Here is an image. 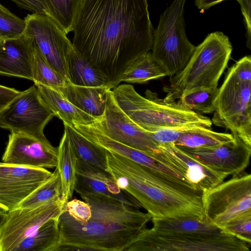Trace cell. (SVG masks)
<instances>
[{
    "mask_svg": "<svg viewBox=\"0 0 251 251\" xmlns=\"http://www.w3.org/2000/svg\"><path fill=\"white\" fill-rule=\"evenodd\" d=\"M154 29L148 0H82L73 24V47L111 89L151 49Z\"/></svg>",
    "mask_w": 251,
    "mask_h": 251,
    "instance_id": "cell-1",
    "label": "cell"
},
{
    "mask_svg": "<svg viewBox=\"0 0 251 251\" xmlns=\"http://www.w3.org/2000/svg\"><path fill=\"white\" fill-rule=\"evenodd\" d=\"M91 217L81 224L65 210L58 219L60 251H126L151 221L139 208L109 200L86 199Z\"/></svg>",
    "mask_w": 251,
    "mask_h": 251,
    "instance_id": "cell-2",
    "label": "cell"
},
{
    "mask_svg": "<svg viewBox=\"0 0 251 251\" xmlns=\"http://www.w3.org/2000/svg\"><path fill=\"white\" fill-rule=\"evenodd\" d=\"M106 172L152 218L204 216L202 193L174 185L150 168L120 154L106 150Z\"/></svg>",
    "mask_w": 251,
    "mask_h": 251,
    "instance_id": "cell-3",
    "label": "cell"
},
{
    "mask_svg": "<svg viewBox=\"0 0 251 251\" xmlns=\"http://www.w3.org/2000/svg\"><path fill=\"white\" fill-rule=\"evenodd\" d=\"M112 92L121 109L148 132L188 126L211 128L212 123L209 118L185 107L178 101L160 99L150 90L146 91L144 97L131 85L123 84Z\"/></svg>",
    "mask_w": 251,
    "mask_h": 251,
    "instance_id": "cell-4",
    "label": "cell"
},
{
    "mask_svg": "<svg viewBox=\"0 0 251 251\" xmlns=\"http://www.w3.org/2000/svg\"><path fill=\"white\" fill-rule=\"evenodd\" d=\"M232 46L227 36L221 31L210 33L195 47L184 68L170 77L164 87L170 101L178 99L186 90L199 87L217 88L218 81L231 58Z\"/></svg>",
    "mask_w": 251,
    "mask_h": 251,
    "instance_id": "cell-5",
    "label": "cell"
},
{
    "mask_svg": "<svg viewBox=\"0 0 251 251\" xmlns=\"http://www.w3.org/2000/svg\"><path fill=\"white\" fill-rule=\"evenodd\" d=\"M212 124L229 129L251 146V57L245 56L228 68L218 89Z\"/></svg>",
    "mask_w": 251,
    "mask_h": 251,
    "instance_id": "cell-6",
    "label": "cell"
},
{
    "mask_svg": "<svg viewBox=\"0 0 251 251\" xmlns=\"http://www.w3.org/2000/svg\"><path fill=\"white\" fill-rule=\"evenodd\" d=\"M186 1L174 0L161 14L153 30L151 55L170 77L184 68L196 47L186 34Z\"/></svg>",
    "mask_w": 251,
    "mask_h": 251,
    "instance_id": "cell-7",
    "label": "cell"
},
{
    "mask_svg": "<svg viewBox=\"0 0 251 251\" xmlns=\"http://www.w3.org/2000/svg\"><path fill=\"white\" fill-rule=\"evenodd\" d=\"M251 246L227 231L203 234L146 227L126 251H249Z\"/></svg>",
    "mask_w": 251,
    "mask_h": 251,
    "instance_id": "cell-8",
    "label": "cell"
},
{
    "mask_svg": "<svg viewBox=\"0 0 251 251\" xmlns=\"http://www.w3.org/2000/svg\"><path fill=\"white\" fill-rule=\"evenodd\" d=\"M205 218L224 229L233 220L251 213V175L241 173L202 193Z\"/></svg>",
    "mask_w": 251,
    "mask_h": 251,
    "instance_id": "cell-9",
    "label": "cell"
},
{
    "mask_svg": "<svg viewBox=\"0 0 251 251\" xmlns=\"http://www.w3.org/2000/svg\"><path fill=\"white\" fill-rule=\"evenodd\" d=\"M54 116L42 100L34 84L22 91L0 112V126L11 132L46 139L44 127Z\"/></svg>",
    "mask_w": 251,
    "mask_h": 251,
    "instance_id": "cell-10",
    "label": "cell"
},
{
    "mask_svg": "<svg viewBox=\"0 0 251 251\" xmlns=\"http://www.w3.org/2000/svg\"><path fill=\"white\" fill-rule=\"evenodd\" d=\"M24 34L40 50L47 61L70 82L68 54L73 47L67 34L48 15L28 14Z\"/></svg>",
    "mask_w": 251,
    "mask_h": 251,
    "instance_id": "cell-11",
    "label": "cell"
},
{
    "mask_svg": "<svg viewBox=\"0 0 251 251\" xmlns=\"http://www.w3.org/2000/svg\"><path fill=\"white\" fill-rule=\"evenodd\" d=\"M62 199L33 208H17L7 212L0 231V251H13L26 237L65 210Z\"/></svg>",
    "mask_w": 251,
    "mask_h": 251,
    "instance_id": "cell-12",
    "label": "cell"
},
{
    "mask_svg": "<svg viewBox=\"0 0 251 251\" xmlns=\"http://www.w3.org/2000/svg\"><path fill=\"white\" fill-rule=\"evenodd\" d=\"M95 123L105 135L122 144L149 155L158 149L149 132L138 126L119 106L111 90L107 94L104 113Z\"/></svg>",
    "mask_w": 251,
    "mask_h": 251,
    "instance_id": "cell-13",
    "label": "cell"
},
{
    "mask_svg": "<svg viewBox=\"0 0 251 251\" xmlns=\"http://www.w3.org/2000/svg\"><path fill=\"white\" fill-rule=\"evenodd\" d=\"M52 173L45 168L0 162V208L8 212L18 208Z\"/></svg>",
    "mask_w": 251,
    "mask_h": 251,
    "instance_id": "cell-14",
    "label": "cell"
},
{
    "mask_svg": "<svg viewBox=\"0 0 251 251\" xmlns=\"http://www.w3.org/2000/svg\"><path fill=\"white\" fill-rule=\"evenodd\" d=\"M233 136V141L217 146L197 148L178 147L210 169L235 176L248 167L251 146L237 136Z\"/></svg>",
    "mask_w": 251,
    "mask_h": 251,
    "instance_id": "cell-15",
    "label": "cell"
},
{
    "mask_svg": "<svg viewBox=\"0 0 251 251\" xmlns=\"http://www.w3.org/2000/svg\"><path fill=\"white\" fill-rule=\"evenodd\" d=\"M1 159L5 163L25 167L56 168L58 148L52 146L47 139L11 132Z\"/></svg>",
    "mask_w": 251,
    "mask_h": 251,
    "instance_id": "cell-16",
    "label": "cell"
},
{
    "mask_svg": "<svg viewBox=\"0 0 251 251\" xmlns=\"http://www.w3.org/2000/svg\"><path fill=\"white\" fill-rule=\"evenodd\" d=\"M151 155L168 164L202 193L221 183L228 176L205 166L174 143L159 145Z\"/></svg>",
    "mask_w": 251,
    "mask_h": 251,
    "instance_id": "cell-17",
    "label": "cell"
},
{
    "mask_svg": "<svg viewBox=\"0 0 251 251\" xmlns=\"http://www.w3.org/2000/svg\"><path fill=\"white\" fill-rule=\"evenodd\" d=\"M75 191L86 199H109L140 208L138 201L121 189L106 171L77 158Z\"/></svg>",
    "mask_w": 251,
    "mask_h": 251,
    "instance_id": "cell-18",
    "label": "cell"
},
{
    "mask_svg": "<svg viewBox=\"0 0 251 251\" xmlns=\"http://www.w3.org/2000/svg\"><path fill=\"white\" fill-rule=\"evenodd\" d=\"M33 53L32 43L24 34L0 38V74L33 80Z\"/></svg>",
    "mask_w": 251,
    "mask_h": 251,
    "instance_id": "cell-19",
    "label": "cell"
},
{
    "mask_svg": "<svg viewBox=\"0 0 251 251\" xmlns=\"http://www.w3.org/2000/svg\"><path fill=\"white\" fill-rule=\"evenodd\" d=\"M71 103L97 120L103 115L110 88L78 86L67 82L56 89Z\"/></svg>",
    "mask_w": 251,
    "mask_h": 251,
    "instance_id": "cell-20",
    "label": "cell"
},
{
    "mask_svg": "<svg viewBox=\"0 0 251 251\" xmlns=\"http://www.w3.org/2000/svg\"><path fill=\"white\" fill-rule=\"evenodd\" d=\"M34 84L42 100L63 123L72 126L89 124L98 120L73 105L58 90L38 83Z\"/></svg>",
    "mask_w": 251,
    "mask_h": 251,
    "instance_id": "cell-21",
    "label": "cell"
},
{
    "mask_svg": "<svg viewBox=\"0 0 251 251\" xmlns=\"http://www.w3.org/2000/svg\"><path fill=\"white\" fill-rule=\"evenodd\" d=\"M152 229L203 234H214L226 230L209 222L204 216H186L178 217L152 218Z\"/></svg>",
    "mask_w": 251,
    "mask_h": 251,
    "instance_id": "cell-22",
    "label": "cell"
},
{
    "mask_svg": "<svg viewBox=\"0 0 251 251\" xmlns=\"http://www.w3.org/2000/svg\"><path fill=\"white\" fill-rule=\"evenodd\" d=\"M67 66L69 80L72 84L87 87L106 86L111 89L100 73L74 47L68 54Z\"/></svg>",
    "mask_w": 251,
    "mask_h": 251,
    "instance_id": "cell-23",
    "label": "cell"
},
{
    "mask_svg": "<svg viewBox=\"0 0 251 251\" xmlns=\"http://www.w3.org/2000/svg\"><path fill=\"white\" fill-rule=\"evenodd\" d=\"M77 157L67 134H64L58 147L57 168L61 182V199L66 203L72 199L76 181V170Z\"/></svg>",
    "mask_w": 251,
    "mask_h": 251,
    "instance_id": "cell-24",
    "label": "cell"
},
{
    "mask_svg": "<svg viewBox=\"0 0 251 251\" xmlns=\"http://www.w3.org/2000/svg\"><path fill=\"white\" fill-rule=\"evenodd\" d=\"M58 219H51L26 237L13 251H58L59 231Z\"/></svg>",
    "mask_w": 251,
    "mask_h": 251,
    "instance_id": "cell-25",
    "label": "cell"
},
{
    "mask_svg": "<svg viewBox=\"0 0 251 251\" xmlns=\"http://www.w3.org/2000/svg\"><path fill=\"white\" fill-rule=\"evenodd\" d=\"M64 126L77 158L106 172V150L93 143L71 126L64 123Z\"/></svg>",
    "mask_w": 251,
    "mask_h": 251,
    "instance_id": "cell-26",
    "label": "cell"
},
{
    "mask_svg": "<svg viewBox=\"0 0 251 251\" xmlns=\"http://www.w3.org/2000/svg\"><path fill=\"white\" fill-rule=\"evenodd\" d=\"M232 134L214 131L211 128L200 127L183 132L175 142L179 147L197 148L211 147L234 140Z\"/></svg>",
    "mask_w": 251,
    "mask_h": 251,
    "instance_id": "cell-27",
    "label": "cell"
},
{
    "mask_svg": "<svg viewBox=\"0 0 251 251\" xmlns=\"http://www.w3.org/2000/svg\"><path fill=\"white\" fill-rule=\"evenodd\" d=\"M167 76L166 72L154 59L151 52L136 59L126 70L121 81L144 83Z\"/></svg>",
    "mask_w": 251,
    "mask_h": 251,
    "instance_id": "cell-28",
    "label": "cell"
},
{
    "mask_svg": "<svg viewBox=\"0 0 251 251\" xmlns=\"http://www.w3.org/2000/svg\"><path fill=\"white\" fill-rule=\"evenodd\" d=\"M61 182L57 167L51 176L37 187L18 208H33L61 198Z\"/></svg>",
    "mask_w": 251,
    "mask_h": 251,
    "instance_id": "cell-29",
    "label": "cell"
},
{
    "mask_svg": "<svg viewBox=\"0 0 251 251\" xmlns=\"http://www.w3.org/2000/svg\"><path fill=\"white\" fill-rule=\"evenodd\" d=\"M218 88L199 87L183 92L177 101L185 107L198 113H212Z\"/></svg>",
    "mask_w": 251,
    "mask_h": 251,
    "instance_id": "cell-30",
    "label": "cell"
},
{
    "mask_svg": "<svg viewBox=\"0 0 251 251\" xmlns=\"http://www.w3.org/2000/svg\"><path fill=\"white\" fill-rule=\"evenodd\" d=\"M34 48L32 63L33 81L57 89L68 82L44 57L38 48Z\"/></svg>",
    "mask_w": 251,
    "mask_h": 251,
    "instance_id": "cell-31",
    "label": "cell"
},
{
    "mask_svg": "<svg viewBox=\"0 0 251 251\" xmlns=\"http://www.w3.org/2000/svg\"><path fill=\"white\" fill-rule=\"evenodd\" d=\"M49 16L67 34L72 31L82 0H44Z\"/></svg>",
    "mask_w": 251,
    "mask_h": 251,
    "instance_id": "cell-32",
    "label": "cell"
},
{
    "mask_svg": "<svg viewBox=\"0 0 251 251\" xmlns=\"http://www.w3.org/2000/svg\"><path fill=\"white\" fill-rule=\"evenodd\" d=\"M25 22L0 4V38H11L23 35Z\"/></svg>",
    "mask_w": 251,
    "mask_h": 251,
    "instance_id": "cell-33",
    "label": "cell"
},
{
    "mask_svg": "<svg viewBox=\"0 0 251 251\" xmlns=\"http://www.w3.org/2000/svg\"><path fill=\"white\" fill-rule=\"evenodd\" d=\"M224 228L242 240L251 243V213L233 220Z\"/></svg>",
    "mask_w": 251,
    "mask_h": 251,
    "instance_id": "cell-34",
    "label": "cell"
},
{
    "mask_svg": "<svg viewBox=\"0 0 251 251\" xmlns=\"http://www.w3.org/2000/svg\"><path fill=\"white\" fill-rule=\"evenodd\" d=\"M65 209L75 220L81 224L86 223L91 217V209L86 201L74 199L65 204Z\"/></svg>",
    "mask_w": 251,
    "mask_h": 251,
    "instance_id": "cell-35",
    "label": "cell"
},
{
    "mask_svg": "<svg viewBox=\"0 0 251 251\" xmlns=\"http://www.w3.org/2000/svg\"><path fill=\"white\" fill-rule=\"evenodd\" d=\"M200 127L203 126H188L177 128L161 129L154 132H149V133L151 138L158 145L168 143H175L183 132L192 128Z\"/></svg>",
    "mask_w": 251,
    "mask_h": 251,
    "instance_id": "cell-36",
    "label": "cell"
},
{
    "mask_svg": "<svg viewBox=\"0 0 251 251\" xmlns=\"http://www.w3.org/2000/svg\"><path fill=\"white\" fill-rule=\"evenodd\" d=\"M19 7L26 10L32 13L49 15L44 0H10Z\"/></svg>",
    "mask_w": 251,
    "mask_h": 251,
    "instance_id": "cell-37",
    "label": "cell"
},
{
    "mask_svg": "<svg viewBox=\"0 0 251 251\" xmlns=\"http://www.w3.org/2000/svg\"><path fill=\"white\" fill-rule=\"evenodd\" d=\"M240 4L246 28L247 47L251 50V0H236Z\"/></svg>",
    "mask_w": 251,
    "mask_h": 251,
    "instance_id": "cell-38",
    "label": "cell"
},
{
    "mask_svg": "<svg viewBox=\"0 0 251 251\" xmlns=\"http://www.w3.org/2000/svg\"><path fill=\"white\" fill-rule=\"evenodd\" d=\"M22 91L0 85V112L21 94Z\"/></svg>",
    "mask_w": 251,
    "mask_h": 251,
    "instance_id": "cell-39",
    "label": "cell"
},
{
    "mask_svg": "<svg viewBox=\"0 0 251 251\" xmlns=\"http://www.w3.org/2000/svg\"><path fill=\"white\" fill-rule=\"evenodd\" d=\"M225 0H195V5L198 9L204 11Z\"/></svg>",
    "mask_w": 251,
    "mask_h": 251,
    "instance_id": "cell-40",
    "label": "cell"
},
{
    "mask_svg": "<svg viewBox=\"0 0 251 251\" xmlns=\"http://www.w3.org/2000/svg\"><path fill=\"white\" fill-rule=\"evenodd\" d=\"M7 216V212L0 208V231Z\"/></svg>",
    "mask_w": 251,
    "mask_h": 251,
    "instance_id": "cell-41",
    "label": "cell"
}]
</instances>
